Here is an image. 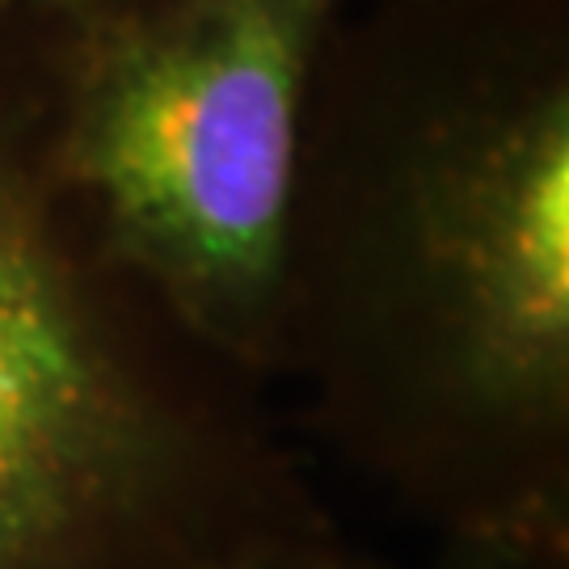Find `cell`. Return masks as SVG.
Listing matches in <instances>:
<instances>
[{"mask_svg": "<svg viewBox=\"0 0 569 569\" xmlns=\"http://www.w3.org/2000/svg\"><path fill=\"white\" fill-rule=\"evenodd\" d=\"M283 359L359 460L443 531L569 540V89L300 173Z\"/></svg>", "mask_w": 569, "mask_h": 569, "instance_id": "obj_1", "label": "cell"}, {"mask_svg": "<svg viewBox=\"0 0 569 569\" xmlns=\"http://www.w3.org/2000/svg\"><path fill=\"white\" fill-rule=\"evenodd\" d=\"M157 329L47 157L0 140V569H186L300 502Z\"/></svg>", "mask_w": 569, "mask_h": 569, "instance_id": "obj_2", "label": "cell"}, {"mask_svg": "<svg viewBox=\"0 0 569 569\" xmlns=\"http://www.w3.org/2000/svg\"><path fill=\"white\" fill-rule=\"evenodd\" d=\"M329 0H178L106 34L47 169L93 244L228 371L283 363L308 77Z\"/></svg>", "mask_w": 569, "mask_h": 569, "instance_id": "obj_3", "label": "cell"}, {"mask_svg": "<svg viewBox=\"0 0 569 569\" xmlns=\"http://www.w3.org/2000/svg\"><path fill=\"white\" fill-rule=\"evenodd\" d=\"M186 569H380L355 552L333 528L317 519L305 502L244 528L224 545L203 552Z\"/></svg>", "mask_w": 569, "mask_h": 569, "instance_id": "obj_4", "label": "cell"}, {"mask_svg": "<svg viewBox=\"0 0 569 569\" xmlns=\"http://www.w3.org/2000/svg\"><path fill=\"white\" fill-rule=\"evenodd\" d=\"M439 569H569V540L528 531H451Z\"/></svg>", "mask_w": 569, "mask_h": 569, "instance_id": "obj_5", "label": "cell"}, {"mask_svg": "<svg viewBox=\"0 0 569 569\" xmlns=\"http://www.w3.org/2000/svg\"><path fill=\"white\" fill-rule=\"evenodd\" d=\"M4 4V0H0ZM42 4H98V0H42Z\"/></svg>", "mask_w": 569, "mask_h": 569, "instance_id": "obj_6", "label": "cell"}]
</instances>
